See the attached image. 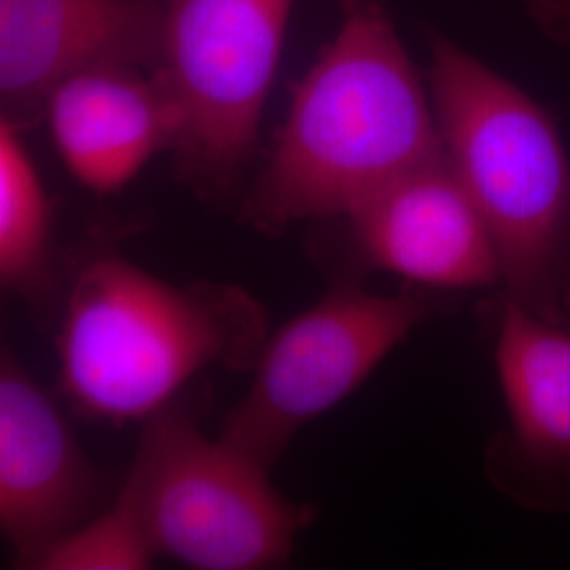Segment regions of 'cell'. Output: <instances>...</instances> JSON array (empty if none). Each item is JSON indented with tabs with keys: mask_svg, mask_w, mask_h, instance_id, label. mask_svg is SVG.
Masks as SVG:
<instances>
[{
	"mask_svg": "<svg viewBox=\"0 0 570 570\" xmlns=\"http://www.w3.org/2000/svg\"><path fill=\"white\" fill-rule=\"evenodd\" d=\"M429 85L379 0H343V20L298 81L244 202L265 235L341 216L444 157Z\"/></svg>",
	"mask_w": 570,
	"mask_h": 570,
	"instance_id": "cell-1",
	"label": "cell"
},
{
	"mask_svg": "<svg viewBox=\"0 0 570 570\" xmlns=\"http://www.w3.org/2000/svg\"><path fill=\"white\" fill-rule=\"evenodd\" d=\"M428 85L444 153L489 226L501 294L570 327V155L543 104L431 30Z\"/></svg>",
	"mask_w": 570,
	"mask_h": 570,
	"instance_id": "cell-2",
	"label": "cell"
},
{
	"mask_svg": "<svg viewBox=\"0 0 570 570\" xmlns=\"http://www.w3.org/2000/svg\"><path fill=\"white\" fill-rule=\"evenodd\" d=\"M266 313L242 287L171 284L119 256L82 266L58 334L66 400L98 421H148L209 367L254 370Z\"/></svg>",
	"mask_w": 570,
	"mask_h": 570,
	"instance_id": "cell-3",
	"label": "cell"
},
{
	"mask_svg": "<svg viewBox=\"0 0 570 570\" xmlns=\"http://www.w3.org/2000/svg\"><path fill=\"white\" fill-rule=\"evenodd\" d=\"M294 0H169L157 75L178 117V178L197 197L237 195L254 155Z\"/></svg>",
	"mask_w": 570,
	"mask_h": 570,
	"instance_id": "cell-4",
	"label": "cell"
},
{
	"mask_svg": "<svg viewBox=\"0 0 570 570\" xmlns=\"http://www.w3.org/2000/svg\"><path fill=\"white\" fill-rule=\"evenodd\" d=\"M122 490L157 553L197 570L284 567L313 520L268 469L167 410L146 421Z\"/></svg>",
	"mask_w": 570,
	"mask_h": 570,
	"instance_id": "cell-5",
	"label": "cell"
},
{
	"mask_svg": "<svg viewBox=\"0 0 570 570\" xmlns=\"http://www.w3.org/2000/svg\"><path fill=\"white\" fill-rule=\"evenodd\" d=\"M421 294H372L346 285L266 338L244 400L226 414L220 440L271 469L292 440L338 406L428 322Z\"/></svg>",
	"mask_w": 570,
	"mask_h": 570,
	"instance_id": "cell-6",
	"label": "cell"
},
{
	"mask_svg": "<svg viewBox=\"0 0 570 570\" xmlns=\"http://www.w3.org/2000/svg\"><path fill=\"white\" fill-rule=\"evenodd\" d=\"M494 366L508 425L487 449L492 487L520 510L570 515V327L499 292Z\"/></svg>",
	"mask_w": 570,
	"mask_h": 570,
	"instance_id": "cell-7",
	"label": "cell"
},
{
	"mask_svg": "<svg viewBox=\"0 0 570 570\" xmlns=\"http://www.w3.org/2000/svg\"><path fill=\"white\" fill-rule=\"evenodd\" d=\"M345 218L370 268L428 289H501L497 245L446 155L383 186Z\"/></svg>",
	"mask_w": 570,
	"mask_h": 570,
	"instance_id": "cell-8",
	"label": "cell"
},
{
	"mask_svg": "<svg viewBox=\"0 0 570 570\" xmlns=\"http://www.w3.org/2000/svg\"><path fill=\"white\" fill-rule=\"evenodd\" d=\"M169 0H0L2 119L42 117L63 79L98 66L157 70Z\"/></svg>",
	"mask_w": 570,
	"mask_h": 570,
	"instance_id": "cell-9",
	"label": "cell"
},
{
	"mask_svg": "<svg viewBox=\"0 0 570 570\" xmlns=\"http://www.w3.org/2000/svg\"><path fill=\"white\" fill-rule=\"evenodd\" d=\"M98 478L72 429L18 357L0 362V530L13 560L32 569L81 527Z\"/></svg>",
	"mask_w": 570,
	"mask_h": 570,
	"instance_id": "cell-10",
	"label": "cell"
},
{
	"mask_svg": "<svg viewBox=\"0 0 570 570\" xmlns=\"http://www.w3.org/2000/svg\"><path fill=\"white\" fill-rule=\"evenodd\" d=\"M42 117L68 171L98 195L131 183L159 153H171L178 117L155 70L87 68L49 94Z\"/></svg>",
	"mask_w": 570,
	"mask_h": 570,
	"instance_id": "cell-11",
	"label": "cell"
},
{
	"mask_svg": "<svg viewBox=\"0 0 570 570\" xmlns=\"http://www.w3.org/2000/svg\"><path fill=\"white\" fill-rule=\"evenodd\" d=\"M51 204L21 127L0 119V282L9 292L39 294L51 271Z\"/></svg>",
	"mask_w": 570,
	"mask_h": 570,
	"instance_id": "cell-12",
	"label": "cell"
},
{
	"mask_svg": "<svg viewBox=\"0 0 570 570\" xmlns=\"http://www.w3.org/2000/svg\"><path fill=\"white\" fill-rule=\"evenodd\" d=\"M157 556L136 503L121 490L110 510L61 537L32 569L146 570Z\"/></svg>",
	"mask_w": 570,
	"mask_h": 570,
	"instance_id": "cell-13",
	"label": "cell"
},
{
	"mask_svg": "<svg viewBox=\"0 0 570 570\" xmlns=\"http://www.w3.org/2000/svg\"><path fill=\"white\" fill-rule=\"evenodd\" d=\"M522 7L546 39L570 47V0H529Z\"/></svg>",
	"mask_w": 570,
	"mask_h": 570,
	"instance_id": "cell-14",
	"label": "cell"
},
{
	"mask_svg": "<svg viewBox=\"0 0 570 570\" xmlns=\"http://www.w3.org/2000/svg\"><path fill=\"white\" fill-rule=\"evenodd\" d=\"M520 2H522V4H524V2H529V0H520Z\"/></svg>",
	"mask_w": 570,
	"mask_h": 570,
	"instance_id": "cell-15",
	"label": "cell"
}]
</instances>
